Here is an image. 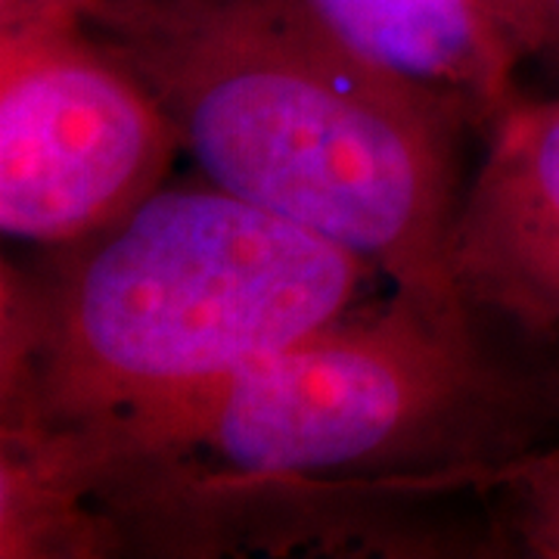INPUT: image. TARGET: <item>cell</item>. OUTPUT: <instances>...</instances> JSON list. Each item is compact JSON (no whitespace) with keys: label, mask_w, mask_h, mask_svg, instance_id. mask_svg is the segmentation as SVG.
Instances as JSON below:
<instances>
[{"label":"cell","mask_w":559,"mask_h":559,"mask_svg":"<svg viewBox=\"0 0 559 559\" xmlns=\"http://www.w3.org/2000/svg\"><path fill=\"white\" fill-rule=\"evenodd\" d=\"M87 28L156 97L202 178L479 323L448 271L463 121L355 57L299 0L109 3Z\"/></svg>","instance_id":"1"},{"label":"cell","mask_w":559,"mask_h":559,"mask_svg":"<svg viewBox=\"0 0 559 559\" xmlns=\"http://www.w3.org/2000/svg\"><path fill=\"white\" fill-rule=\"evenodd\" d=\"M373 277L212 180L165 183L40 283L3 264V426H84L212 389L352 314Z\"/></svg>","instance_id":"2"},{"label":"cell","mask_w":559,"mask_h":559,"mask_svg":"<svg viewBox=\"0 0 559 559\" xmlns=\"http://www.w3.org/2000/svg\"><path fill=\"white\" fill-rule=\"evenodd\" d=\"M538 404L485 352L479 323L392 289L212 389L50 432L94 463L454 495L532 451Z\"/></svg>","instance_id":"3"},{"label":"cell","mask_w":559,"mask_h":559,"mask_svg":"<svg viewBox=\"0 0 559 559\" xmlns=\"http://www.w3.org/2000/svg\"><path fill=\"white\" fill-rule=\"evenodd\" d=\"M180 140L87 20L0 32V230L66 249L153 197Z\"/></svg>","instance_id":"4"},{"label":"cell","mask_w":559,"mask_h":559,"mask_svg":"<svg viewBox=\"0 0 559 559\" xmlns=\"http://www.w3.org/2000/svg\"><path fill=\"white\" fill-rule=\"evenodd\" d=\"M448 237L460 301L528 340L559 336V97L510 100L481 131Z\"/></svg>","instance_id":"5"},{"label":"cell","mask_w":559,"mask_h":559,"mask_svg":"<svg viewBox=\"0 0 559 559\" xmlns=\"http://www.w3.org/2000/svg\"><path fill=\"white\" fill-rule=\"evenodd\" d=\"M355 57L481 134L520 97V50L495 0H299Z\"/></svg>","instance_id":"6"},{"label":"cell","mask_w":559,"mask_h":559,"mask_svg":"<svg viewBox=\"0 0 559 559\" xmlns=\"http://www.w3.org/2000/svg\"><path fill=\"white\" fill-rule=\"evenodd\" d=\"M476 495L491 498L498 535L520 554L559 559V448L481 466Z\"/></svg>","instance_id":"7"},{"label":"cell","mask_w":559,"mask_h":559,"mask_svg":"<svg viewBox=\"0 0 559 559\" xmlns=\"http://www.w3.org/2000/svg\"><path fill=\"white\" fill-rule=\"evenodd\" d=\"M498 16L520 50L559 72V0H495Z\"/></svg>","instance_id":"8"},{"label":"cell","mask_w":559,"mask_h":559,"mask_svg":"<svg viewBox=\"0 0 559 559\" xmlns=\"http://www.w3.org/2000/svg\"><path fill=\"white\" fill-rule=\"evenodd\" d=\"M109 3H162V0H100V10L103 7H109ZM100 10H97V13H100ZM91 20H94V16H91Z\"/></svg>","instance_id":"9"}]
</instances>
